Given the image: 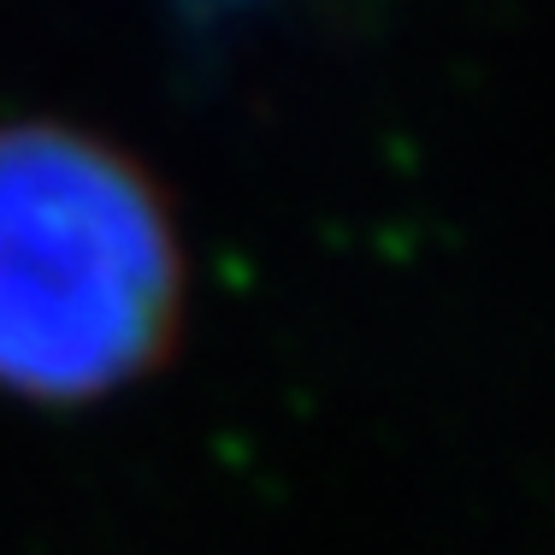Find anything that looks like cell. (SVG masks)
Returning <instances> with one entry per match:
<instances>
[{"instance_id": "7a4b0ae2", "label": "cell", "mask_w": 555, "mask_h": 555, "mask_svg": "<svg viewBox=\"0 0 555 555\" xmlns=\"http://www.w3.org/2000/svg\"><path fill=\"white\" fill-rule=\"evenodd\" d=\"M178 7H190V12H231V7H248V0H178Z\"/></svg>"}, {"instance_id": "6da1fadb", "label": "cell", "mask_w": 555, "mask_h": 555, "mask_svg": "<svg viewBox=\"0 0 555 555\" xmlns=\"http://www.w3.org/2000/svg\"><path fill=\"white\" fill-rule=\"evenodd\" d=\"M178 320V219L137 154L60 118L0 125V396H118L171 354Z\"/></svg>"}]
</instances>
